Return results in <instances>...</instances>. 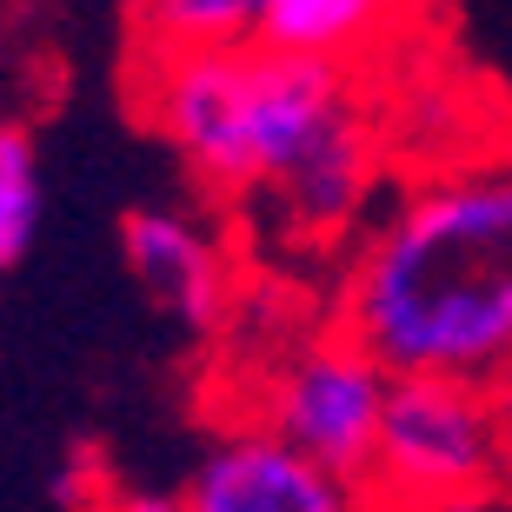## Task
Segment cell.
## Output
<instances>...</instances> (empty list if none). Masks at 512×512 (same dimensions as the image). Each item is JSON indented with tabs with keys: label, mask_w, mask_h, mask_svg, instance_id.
<instances>
[{
	"label": "cell",
	"mask_w": 512,
	"mask_h": 512,
	"mask_svg": "<svg viewBox=\"0 0 512 512\" xmlns=\"http://www.w3.org/2000/svg\"><path fill=\"white\" fill-rule=\"evenodd\" d=\"M253 153L273 227L300 247H333L380 193V127L353 67L253 47Z\"/></svg>",
	"instance_id": "cell-2"
},
{
	"label": "cell",
	"mask_w": 512,
	"mask_h": 512,
	"mask_svg": "<svg viewBox=\"0 0 512 512\" xmlns=\"http://www.w3.org/2000/svg\"><path fill=\"white\" fill-rule=\"evenodd\" d=\"M133 100L167 153L193 173V187L220 200L260 193L253 153V40L247 47H187V54H140Z\"/></svg>",
	"instance_id": "cell-4"
},
{
	"label": "cell",
	"mask_w": 512,
	"mask_h": 512,
	"mask_svg": "<svg viewBox=\"0 0 512 512\" xmlns=\"http://www.w3.org/2000/svg\"><path fill=\"white\" fill-rule=\"evenodd\" d=\"M180 512H373V493L266 426H233L200 453Z\"/></svg>",
	"instance_id": "cell-6"
},
{
	"label": "cell",
	"mask_w": 512,
	"mask_h": 512,
	"mask_svg": "<svg viewBox=\"0 0 512 512\" xmlns=\"http://www.w3.org/2000/svg\"><path fill=\"white\" fill-rule=\"evenodd\" d=\"M386 373H512V153L439 167L366 227L340 320Z\"/></svg>",
	"instance_id": "cell-1"
},
{
	"label": "cell",
	"mask_w": 512,
	"mask_h": 512,
	"mask_svg": "<svg viewBox=\"0 0 512 512\" xmlns=\"http://www.w3.org/2000/svg\"><path fill=\"white\" fill-rule=\"evenodd\" d=\"M107 512H180V499L173 493H120Z\"/></svg>",
	"instance_id": "cell-11"
},
{
	"label": "cell",
	"mask_w": 512,
	"mask_h": 512,
	"mask_svg": "<svg viewBox=\"0 0 512 512\" xmlns=\"http://www.w3.org/2000/svg\"><path fill=\"white\" fill-rule=\"evenodd\" d=\"M486 393H493V406H499V426H506V439H512V373H499V380L486 386Z\"/></svg>",
	"instance_id": "cell-12"
},
{
	"label": "cell",
	"mask_w": 512,
	"mask_h": 512,
	"mask_svg": "<svg viewBox=\"0 0 512 512\" xmlns=\"http://www.w3.org/2000/svg\"><path fill=\"white\" fill-rule=\"evenodd\" d=\"M386 393H393V373L346 326H333V333H313L306 346H293L266 373L253 426L280 433L286 446H300L306 459H320L333 473L366 479L373 453H380Z\"/></svg>",
	"instance_id": "cell-5"
},
{
	"label": "cell",
	"mask_w": 512,
	"mask_h": 512,
	"mask_svg": "<svg viewBox=\"0 0 512 512\" xmlns=\"http://www.w3.org/2000/svg\"><path fill=\"white\" fill-rule=\"evenodd\" d=\"M40 207H47V180H40L34 133L20 120H0V280L34 253Z\"/></svg>",
	"instance_id": "cell-10"
},
{
	"label": "cell",
	"mask_w": 512,
	"mask_h": 512,
	"mask_svg": "<svg viewBox=\"0 0 512 512\" xmlns=\"http://www.w3.org/2000/svg\"><path fill=\"white\" fill-rule=\"evenodd\" d=\"M506 459L512 439L486 386L439 380V373H393L366 493L373 506L386 499L399 512L473 506L506 479Z\"/></svg>",
	"instance_id": "cell-3"
},
{
	"label": "cell",
	"mask_w": 512,
	"mask_h": 512,
	"mask_svg": "<svg viewBox=\"0 0 512 512\" xmlns=\"http://www.w3.org/2000/svg\"><path fill=\"white\" fill-rule=\"evenodd\" d=\"M120 253L147 300L167 313L180 333H213L233 306L227 286V247L220 233L187 207H127L120 220Z\"/></svg>",
	"instance_id": "cell-7"
},
{
	"label": "cell",
	"mask_w": 512,
	"mask_h": 512,
	"mask_svg": "<svg viewBox=\"0 0 512 512\" xmlns=\"http://www.w3.org/2000/svg\"><path fill=\"white\" fill-rule=\"evenodd\" d=\"M260 27V0H133L140 54H187V47H247Z\"/></svg>",
	"instance_id": "cell-9"
},
{
	"label": "cell",
	"mask_w": 512,
	"mask_h": 512,
	"mask_svg": "<svg viewBox=\"0 0 512 512\" xmlns=\"http://www.w3.org/2000/svg\"><path fill=\"white\" fill-rule=\"evenodd\" d=\"M419 0H260L253 47L273 54H306L333 67H360L406 27Z\"/></svg>",
	"instance_id": "cell-8"
}]
</instances>
